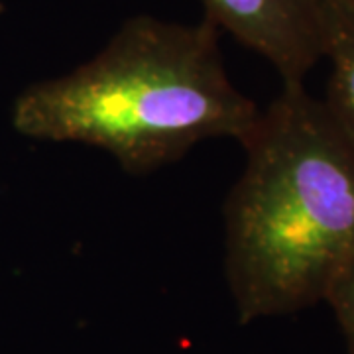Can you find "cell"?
I'll use <instances>...</instances> for the list:
<instances>
[{
	"label": "cell",
	"instance_id": "1",
	"mask_svg": "<svg viewBox=\"0 0 354 354\" xmlns=\"http://www.w3.org/2000/svg\"><path fill=\"white\" fill-rule=\"evenodd\" d=\"M260 114L228 79L209 18L140 16L87 64L26 88L12 124L26 138L93 146L128 174H148L205 140L244 144Z\"/></svg>",
	"mask_w": 354,
	"mask_h": 354
},
{
	"label": "cell",
	"instance_id": "2",
	"mask_svg": "<svg viewBox=\"0 0 354 354\" xmlns=\"http://www.w3.org/2000/svg\"><path fill=\"white\" fill-rule=\"evenodd\" d=\"M242 148L225 205L227 279L250 323L325 301L354 258V148L304 83L281 87Z\"/></svg>",
	"mask_w": 354,
	"mask_h": 354
},
{
	"label": "cell",
	"instance_id": "3",
	"mask_svg": "<svg viewBox=\"0 0 354 354\" xmlns=\"http://www.w3.org/2000/svg\"><path fill=\"white\" fill-rule=\"evenodd\" d=\"M207 18L278 71L304 83L325 57V0H203Z\"/></svg>",
	"mask_w": 354,
	"mask_h": 354
},
{
	"label": "cell",
	"instance_id": "4",
	"mask_svg": "<svg viewBox=\"0 0 354 354\" xmlns=\"http://www.w3.org/2000/svg\"><path fill=\"white\" fill-rule=\"evenodd\" d=\"M325 57L330 62L325 106L354 148V10L325 0Z\"/></svg>",
	"mask_w": 354,
	"mask_h": 354
},
{
	"label": "cell",
	"instance_id": "5",
	"mask_svg": "<svg viewBox=\"0 0 354 354\" xmlns=\"http://www.w3.org/2000/svg\"><path fill=\"white\" fill-rule=\"evenodd\" d=\"M325 301L330 305L339 321L348 353L354 354V258L333 279Z\"/></svg>",
	"mask_w": 354,
	"mask_h": 354
},
{
	"label": "cell",
	"instance_id": "6",
	"mask_svg": "<svg viewBox=\"0 0 354 354\" xmlns=\"http://www.w3.org/2000/svg\"><path fill=\"white\" fill-rule=\"evenodd\" d=\"M337 2H341V4H344L346 8H351V10H354V0H337Z\"/></svg>",
	"mask_w": 354,
	"mask_h": 354
}]
</instances>
